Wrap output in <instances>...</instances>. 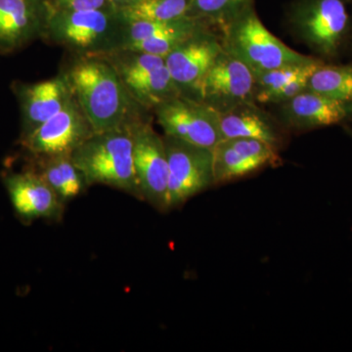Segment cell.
Masks as SVG:
<instances>
[{"instance_id": "obj_1", "label": "cell", "mask_w": 352, "mask_h": 352, "mask_svg": "<svg viewBox=\"0 0 352 352\" xmlns=\"http://www.w3.org/2000/svg\"><path fill=\"white\" fill-rule=\"evenodd\" d=\"M62 72L95 132L129 127L153 117L131 98L106 58L71 56Z\"/></svg>"}, {"instance_id": "obj_2", "label": "cell", "mask_w": 352, "mask_h": 352, "mask_svg": "<svg viewBox=\"0 0 352 352\" xmlns=\"http://www.w3.org/2000/svg\"><path fill=\"white\" fill-rule=\"evenodd\" d=\"M126 25L117 9L48 12L41 39L71 56H104L124 47Z\"/></svg>"}, {"instance_id": "obj_3", "label": "cell", "mask_w": 352, "mask_h": 352, "mask_svg": "<svg viewBox=\"0 0 352 352\" xmlns=\"http://www.w3.org/2000/svg\"><path fill=\"white\" fill-rule=\"evenodd\" d=\"M72 159L89 186L105 185L142 201L129 127L94 132L72 154Z\"/></svg>"}, {"instance_id": "obj_4", "label": "cell", "mask_w": 352, "mask_h": 352, "mask_svg": "<svg viewBox=\"0 0 352 352\" xmlns=\"http://www.w3.org/2000/svg\"><path fill=\"white\" fill-rule=\"evenodd\" d=\"M223 50L249 67L254 76L294 65L320 61L292 50L271 34L250 6L220 30Z\"/></svg>"}, {"instance_id": "obj_5", "label": "cell", "mask_w": 352, "mask_h": 352, "mask_svg": "<svg viewBox=\"0 0 352 352\" xmlns=\"http://www.w3.org/2000/svg\"><path fill=\"white\" fill-rule=\"evenodd\" d=\"M286 21L289 32L321 58L337 56L351 30L346 0H292Z\"/></svg>"}, {"instance_id": "obj_6", "label": "cell", "mask_w": 352, "mask_h": 352, "mask_svg": "<svg viewBox=\"0 0 352 352\" xmlns=\"http://www.w3.org/2000/svg\"><path fill=\"white\" fill-rule=\"evenodd\" d=\"M104 57L119 74L131 98L149 112L182 95L163 57L129 50L115 51Z\"/></svg>"}, {"instance_id": "obj_7", "label": "cell", "mask_w": 352, "mask_h": 352, "mask_svg": "<svg viewBox=\"0 0 352 352\" xmlns=\"http://www.w3.org/2000/svg\"><path fill=\"white\" fill-rule=\"evenodd\" d=\"M168 163V210L214 185L212 149L164 135Z\"/></svg>"}, {"instance_id": "obj_8", "label": "cell", "mask_w": 352, "mask_h": 352, "mask_svg": "<svg viewBox=\"0 0 352 352\" xmlns=\"http://www.w3.org/2000/svg\"><path fill=\"white\" fill-rule=\"evenodd\" d=\"M153 117L129 126L133 139V160L142 201L159 212H168V163L164 136L152 124Z\"/></svg>"}, {"instance_id": "obj_9", "label": "cell", "mask_w": 352, "mask_h": 352, "mask_svg": "<svg viewBox=\"0 0 352 352\" xmlns=\"http://www.w3.org/2000/svg\"><path fill=\"white\" fill-rule=\"evenodd\" d=\"M95 132L75 95L68 105L34 129L20 143L32 159L72 156Z\"/></svg>"}, {"instance_id": "obj_10", "label": "cell", "mask_w": 352, "mask_h": 352, "mask_svg": "<svg viewBox=\"0 0 352 352\" xmlns=\"http://www.w3.org/2000/svg\"><path fill=\"white\" fill-rule=\"evenodd\" d=\"M153 117L164 135L214 149L222 140L217 111L188 97H173L153 110Z\"/></svg>"}, {"instance_id": "obj_11", "label": "cell", "mask_w": 352, "mask_h": 352, "mask_svg": "<svg viewBox=\"0 0 352 352\" xmlns=\"http://www.w3.org/2000/svg\"><path fill=\"white\" fill-rule=\"evenodd\" d=\"M219 30L208 29L196 34L164 58L166 68L182 96L201 101L206 76L223 50Z\"/></svg>"}, {"instance_id": "obj_12", "label": "cell", "mask_w": 352, "mask_h": 352, "mask_svg": "<svg viewBox=\"0 0 352 352\" xmlns=\"http://www.w3.org/2000/svg\"><path fill=\"white\" fill-rule=\"evenodd\" d=\"M254 83L256 76L249 67L222 50L204 80L201 102L222 112L241 103L254 101Z\"/></svg>"}, {"instance_id": "obj_13", "label": "cell", "mask_w": 352, "mask_h": 352, "mask_svg": "<svg viewBox=\"0 0 352 352\" xmlns=\"http://www.w3.org/2000/svg\"><path fill=\"white\" fill-rule=\"evenodd\" d=\"M212 153L214 185L234 182L281 163L279 150L256 139H222Z\"/></svg>"}, {"instance_id": "obj_14", "label": "cell", "mask_w": 352, "mask_h": 352, "mask_svg": "<svg viewBox=\"0 0 352 352\" xmlns=\"http://www.w3.org/2000/svg\"><path fill=\"white\" fill-rule=\"evenodd\" d=\"M3 183L14 212L21 221L25 223L38 219L59 221L63 217L65 204L32 168L6 173Z\"/></svg>"}, {"instance_id": "obj_15", "label": "cell", "mask_w": 352, "mask_h": 352, "mask_svg": "<svg viewBox=\"0 0 352 352\" xmlns=\"http://www.w3.org/2000/svg\"><path fill=\"white\" fill-rule=\"evenodd\" d=\"M212 28L217 29L206 21L192 16L168 22H127L126 43L122 50L166 58L191 36Z\"/></svg>"}, {"instance_id": "obj_16", "label": "cell", "mask_w": 352, "mask_h": 352, "mask_svg": "<svg viewBox=\"0 0 352 352\" xmlns=\"http://www.w3.org/2000/svg\"><path fill=\"white\" fill-rule=\"evenodd\" d=\"M13 90L22 115L20 138H25L63 110L74 98L73 90L62 71L54 78L43 82H14Z\"/></svg>"}, {"instance_id": "obj_17", "label": "cell", "mask_w": 352, "mask_h": 352, "mask_svg": "<svg viewBox=\"0 0 352 352\" xmlns=\"http://www.w3.org/2000/svg\"><path fill=\"white\" fill-rule=\"evenodd\" d=\"M47 16L44 0H0V54L41 39Z\"/></svg>"}, {"instance_id": "obj_18", "label": "cell", "mask_w": 352, "mask_h": 352, "mask_svg": "<svg viewBox=\"0 0 352 352\" xmlns=\"http://www.w3.org/2000/svg\"><path fill=\"white\" fill-rule=\"evenodd\" d=\"M277 105L278 120L285 129L296 131L333 126L352 115V103L333 100L308 90Z\"/></svg>"}, {"instance_id": "obj_19", "label": "cell", "mask_w": 352, "mask_h": 352, "mask_svg": "<svg viewBox=\"0 0 352 352\" xmlns=\"http://www.w3.org/2000/svg\"><path fill=\"white\" fill-rule=\"evenodd\" d=\"M217 117L222 139H256L279 151L286 142V129L279 120L261 110L256 102H245L217 112Z\"/></svg>"}, {"instance_id": "obj_20", "label": "cell", "mask_w": 352, "mask_h": 352, "mask_svg": "<svg viewBox=\"0 0 352 352\" xmlns=\"http://www.w3.org/2000/svg\"><path fill=\"white\" fill-rule=\"evenodd\" d=\"M32 160V170L50 185L66 205L87 191V178L74 163L72 156H55Z\"/></svg>"}, {"instance_id": "obj_21", "label": "cell", "mask_w": 352, "mask_h": 352, "mask_svg": "<svg viewBox=\"0 0 352 352\" xmlns=\"http://www.w3.org/2000/svg\"><path fill=\"white\" fill-rule=\"evenodd\" d=\"M308 91L352 103V67L321 65L310 76Z\"/></svg>"}, {"instance_id": "obj_22", "label": "cell", "mask_w": 352, "mask_h": 352, "mask_svg": "<svg viewBox=\"0 0 352 352\" xmlns=\"http://www.w3.org/2000/svg\"><path fill=\"white\" fill-rule=\"evenodd\" d=\"M191 1L192 0H140L133 6L118 11L122 19L126 22H168L189 16Z\"/></svg>"}, {"instance_id": "obj_23", "label": "cell", "mask_w": 352, "mask_h": 352, "mask_svg": "<svg viewBox=\"0 0 352 352\" xmlns=\"http://www.w3.org/2000/svg\"><path fill=\"white\" fill-rule=\"evenodd\" d=\"M252 6L254 0H192L189 16L206 21L220 32Z\"/></svg>"}, {"instance_id": "obj_24", "label": "cell", "mask_w": 352, "mask_h": 352, "mask_svg": "<svg viewBox=\"0 0 352 352\" xmlns=\"http://www.w3.org/2000/svg\"><path fill=\"white\" fill-rule=\"evenodd\" d=\"M320 61L305 65H294V66L282 67L264 72L256 76L254 83V99L256 103L266 104L271 95L274 94L278 90L281 89L289 82H291L296 76L302 74L311 65L322 63Z\"/></svg>"}, {"instance_id": "obj_25", "label": "cell", "mask_w": 352, "mask_h": 352, "mask_svg": "<svg viewBox=\"0 0 352 352\" xmlns=\"http://www.w3.org/2000/svg\"><path fill=\"white\" fill-rule=\"evenodd\" d=\"M48 12L115 9L109 0H44Z\"/></svg>"}, {"instance_id": "obj_26", "label": "cell", "mask_w": 352, "mask_h": 352, "mask_svg": "<svg viewBox=\"0 0 352 352\" xmlns=\"http://www.w3.org/2000/svg\"><path fill=\"white\" fill-rule=\"evenodd\" d=\"M109 1L111 2L113 8L117 9V10H120V9L133 6V4L140 1V0H109Z\"/></svg>"}, {"instance_id": "obj_27", "label": "cell", "mask_w": 352, "mask_h": 352, "mask_svg": "<svg viewBox=\"0 0 352 352\" xmlns=\"http://www.w3.org/2000/svg\"><path fill=\"white\" fill-rule=\"evenodd\" d=\"M351 135H352V131H351Z\"/></svg>"}]
</instances>
